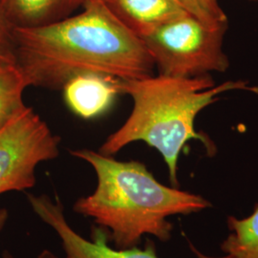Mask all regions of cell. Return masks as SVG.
<instances>
[{
  "instance_id": "1",
  "label": "cell",
  "mask_w": 258,
  "mask_h": 258,
  "mask_svg": "<svg viewBox=\"0 0 258 258\" xmlns=\"http://www.w3.org/2000/svg\"><path fill=\"white\" fill-rule=\"evenodd\" d=\"M74 17L35 27H14L16 65L29 86L61 90L77 76L120 81L153 75L142 38L124 26L103 0H85Z\"/></svg>"
},
{
  "instance_id": "2",
  "label": "cell",
  "mask_w": 258,
  "mask_h": 258,
  "mask_svg": "<svg viewBox=\"0 0 258 258\" xmlns=\"http://www.w3.org/2000/svg\"><path fill=\"white\" fill-rule=\"evenodd\" d=\"M71 154L92 166L97 176L95 190L75 202V212L108 231L115 248L137 247L145 235L167 242L173 231L170 216L212 206L200 195L161 184L138 161H118L91 149Z\"/></svg>"
},
{
  "instance_id": "3",
  "label": "cell",
  "mask_w": 258,
  "mask_h": 258,
  "mask_svg": "<svg viewBox=\"0 0 258 258\" xmlns=\"http://www.w3.org/2000/svg\"><path fill=\"white\" fill-rule=\"evenodd\" d=\"M120 94L133 101L127 120L100 148L99 152L112 156L135 142L155 148L166 163L170 181L178 185V161L190 140H207L195 129V120L206 107L219 101L222 94L246 90L258 94V86L246 81L215 84L211 76L177 78L165 75L119 81Z\"/></svg>"
},
{
  "instance_id": "4",
  "label": "cell",
  "mask_w": 258,
  "mask_h": 258,
  "mask_svg": "<svg viewBox=\"0 0 258 258\" xmlns=\"http://www.w3.org/2000/svg\"><path fill=\"white\" fill-rule=\"evenodd\" d=\"M228 25L211 27L187 15L143 38L159 74L195 78L224 73L230 67L224 52Z\"/></svg>"
},
{
  "instance_id": "5",
  "label": "cell",
  "mask_w": 258,
  "mask_h": 258,
  "mask_svg": "<svg viewBox=\"0 0 258 258\" xmlns=\"http://www.w3.org/2000/svg\"><path fill=\"white\" fill-rule=\"evenodd\" d=\"M60 139L28 106L0 130V195L37 183L39 164L59 155Z\"/></svg>"
},
{
  "instance_id": "6",
  "label": "cell",
  "mask_w": 258,
  "mask_h": 258,
  "mask_svg": "<svg viewBox=\"0 0 258 258\" xmlns=\"http://www.w3.org/2000/svg\"><path fill=\"white\" fill-rule=\"evenodd\" d=\"M27 200L34 213L55 231L61 242L64 258H159L153 242H148L144 249L112 248L106 231L93 229L92 240L85 239L70 226L64 208L58 198L52 199L46 194H27Z\"/></svg>"
},
{
  "instance_id": "7",
  "label": "cell",
  "mask_w": 258,
  "mask_h": 258,
  "mask_svg": "<svg viewBox=\"0 0 258 258\" xmlns=\"http://www.w3.org/2000/svg\"><path fill=\"white\" fill-rule=\"evenodd\" d=\"M118 79L97 74L77 76L62 87L65 103L77 116L89 120L108 110L120 94Z\"/></svg>"
},
{
  "instance_id": "8",
  "label": "cell",
  "mask_w": 258,
  "mask_h": 258,
  "mask_svg": "<svg viewBox=\"0 0 258 258\" xmlns=\"http://www.w3.org/2000/svg\"><path fill=\"white\" fill-rule=\"evenodd\" d=\"M120 22L140 38L187 16L176 0H103Z\"/></svg>"
},
{
  "instance_id": "9",
  "label": "cell",
  "mask_w": 258,
  "mask_h": 258,
  "mask_svg": "<svg viewBox=\"0 0 258 258\" xmlns=\"http://www.w3.org/2000/svg\"><path fill=\"white\" fill-rule=\"evenodd\" d=\"M85 0H0L15 27H35L62 19L69 10Z\"/></svg>"
},
{
  "instance_id": "10",
  "label": "cell",
  "mask_w": 258,
  "mask_h": 258,
  "mask_svg": "<svg viewBox=\"0 0 258 258\" xmlns=\"http://www.w3.org/2000/svg\"><path fill=\"white\" fill-rule=\"evenodd\" d=\"M230 233L221 249L230 258H258V204L246 218L229 217Z\"/></svg>"
},
{
  "instance_id": "11",
  "label": "cell",
  "mask_w": 258,
  "mask_h": 258,
  "mask_svg": "<svg viewBox=\"0 0 258 258\" xmlns=\"http://www.w3.org/2000/svg\"><path fill=\"white\" fill-rule=\"evenodd\" d=\"M28 83L16 64H0V130L28 106L23 92Z\"/></svg>"
},
{
  "instance_id": "12",
  "label": "cell",
  "mask_w": 258,
  "mask_h": 258,
  "mask_svg": "<svg viewBox=\"0 0 258 258\" xmlns=\"http://www.w3.org/2000/svg\"><path fill=\"white\" fill-rule=\"evenodd\" d=\"M191 17L208 26L219 27L228 25V17L222 9L219 0H176Z\"/></svg>"
},
{
  "instance_id": "13",
  "label": "cell",
  "mask_w": 258,
  "mask_h": 258,
  "mask_svg": "<svg viewBox=\"0 0 258 258\" xmlns=\"http://www.w3.org/2000/svg\"><path fill=\"white\" fill-rule=\"evenodd\" d=\"M14 27L0 3V64H16Z\"/></svg>"
},
{
  "instance_id": "14",
  "label": "cell",
  "mask_w": 258,
  "mask_h": 258,
  "mask_svg": "<svg viewBox=\"0 0 258 258\" xmlns=\"http://www.w3.org/2000/svg\"><path fill=\"white\" fill-rule=\"evenodd\" d=\"M9 218V212L6 209H0V232L4 230Z\"/></svg>"
},
{
  "instance_id": "15",
  "label": "cell",
  "mask_w": 258,
  "mask_h": 258,
  "mask_svg": "<svg viewBox=\"0 0 258 258\" xmlns=\"http://www.w3.org/2000/svg\"><path fill=\"white\" fill-rule=\"evenodd\" d=\"M37 258H60L56 256L55 253L49 249H43L39 254Z\"/></svg>"
},
{
  "instance_id": "16",
  "label": "cell",
  "mask_w": 258,
  "mask_h": 258,
  "mask_svg": "<svg viewBox=\"0 0 258 258\" xmlns=\"http://www.w3.org/2000/svg\"><path fill=\"white\" fill-rule=\"evenodd\" d=\"M0 258H17L11 251L9 250H4L3 252H2V254H1V257Z\"/></svg>"
},
{
  "instance_id": "17",
  "label": "cell",
  "mask_w": 258,
  "mask_h": 258,
  "mask_svg": "<svg viewBox=\"0 0 258 258\" xmlns=\"http://www.w3.org/2000/svg\"><path fill=\"white\" fill-rule=\"evenodd\" d=\"M199 258H230V257H229V256H227V255H226V256H224V257H208V256H203V255H200V256H199Z\"/></svg>"
},
{
  "instance_id": "18",
  "label": "cell",
  "mask_w": 258,
  "mask_h": 258,
  "mask_svg": "<svg viewBox=\"0 0 258 258\" xmlns=\"http://www.w3.org/2000/svg\"><path fill=\"white\" fill-rule=\"evenodd\" d=\"M255 1H258V0H255Z\"/></svg>"
}]
</instances>
